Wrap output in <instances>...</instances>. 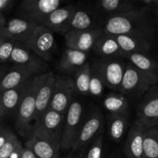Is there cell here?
Returning a JSON list of instances; mask_svg holds the SVG:
<instances>
[{"label": "cell", "mask_w": 158, "mask_h": 158, "mask_svg": "<svg viewBox=\"0 0 158 158\" xmlns=\"http://www.w3.org/2000/svg\"><path fill=\"white\" fill-rule=\"evenodd\" d=\"M20 143L21 142L19 140L16 136L12 134L6 144L0 149V158H9Z\"/></svg>", "instance_id": "34"}, {"label": "cell", "mask_w": 158, "mask_h": 158, "mask_svg": "<svg viewBox=\"0 0 158 158\" xmlns=\"http://www.w3.org/2000/svg\"><path fill=\"white\" fill-rule=\"evenodd\" d=\"M61 4L60 0H23L19 4L18 12L21 18L40 25Z\"/></svg>", "instance_id": "7"}, {"label": "cell", "mask_w": 158, "mask_h": 158, "mask_svg": "<svg viewBox=\"0 0 158 158\" xmlns=\"http://www.w3.org/2000/svg\"><path fill=\"white\" fill-rule=\"evenodd\" d=\"M6 25V19H5L3 14L0 12V26H5Z\"/></svg>", "instance_id": "41"}, {"label": "cell", "mask_w": 158, "mask_h": 158, "mask_svg": "<svg viewBox=\"0 0 158 158\" xmlns=\"http://www.w3.org/2000/svg\"><path fill=\"white\" fill-rule=\"evenodd\" d=\"M32 80L33 78L20 86L0 93V100L6 114L18 111L22 100L24 98Z\"/></svg>", "instance_id": "23"}, {"label": "cell", "mask_w": 158, "mask_h": 158, "mask_svg": "<svg viewBox=\"0 0 158 158\" xmlns=\"http://www.w3.org/2000/svg\"><path fill=\"white\" fill-rule=\"evenodd\" d=\"M36 76L38 75L29 68L14 65L0 82V93L20 86Z\"/></svg>", "instance_id": "21"}, {"label": "cell", "mask_w": 158, "mask_h": 158, "mask_svg": "<svg viewBox=\"0 0 158 158\" xmlns=\"http://www.w3.org/2000/svg\"><path fill=\"white\" fill-rule=\"evenodd\" d=\"M23 44L44 61L52 60L55 52L56 40L53 32L45 26L38 25L29 40Z\"/></svg>", "instance_id": "5"}, {"label": "cell", "mask_w": 158, "mask_h": 158, "mask_svg": "<svg viewBox=\"0 0 158 158\" xmlns=\"http://www.w3.org/2000/svg\"><path fill=\"white\" fill-rule=\"evenodd\" d=\"M98 19L103 23L108 19L137 9L135 3L129 0H100L92 6Z\"/></svg>", "instance_id": "14"}, {"label": "cell", "mask_w": 158, "mask_h": 158, "mask_svg": "<svg viewBox=\"0 0 158 158\" xmlns=\"http://www.w3.org/2000/svg\"><path fill=\"white\" fill-rule=\"evenodd\" d=\"M103 32L102 27L86 30H71L64 35L66 48L77 49L87 53L94 49V45Z\"/></svg>", "instance_id": "10"}, {"label": "cell", "mask_w": 158, "mask_h": 158, "mask_svg": "<svg viewBox=\"0 0 158 158\" xmlns=\"http://www.w3.org/2000/svg\"><path fill=\"white\" fill-rule=\"evenodd\" d=\"M137 108V120L146 128L158 127V87L153 86Z\"/></svg>", "instance_id": "15"}, {"label": "cell", "mask_w": 158, "mask_h": 158, "mask_svg": "<svg viewBox=\"0 0 158 158\" xmlns=\"http://www.w3.org/2000/svg\"><path fill=\"white\" fill-rule=\"evenodd\" d=\"M110 158H114V157H110Z\"/></svg>", "instance_id": "45"}, {"label": "cell", "mask_w": 158, "mask_h": 158, "mask_svg": "<svg viewBox=\"0 0 158 158\" xmlns=\"http://www.w3.org/2000/svg\"><path fill=\"white\" fill-rule=\"evenodd\" d=\"M84 112L83 103L79 100H74L66 114L60 148L72 149L84 122Z\"/></svg>", "instance_id": "4"}, {"label": "cell", "mask_w": 158, "mask_h": 158, "mask_svg": "<svg viewBox=\"0 0 158 158\" xmlns=\"http://www.w3.org/2000/svg\"><path fill=\"white\" fill-rule=\"evenodd\" d=\"M76 9L77 6L75 5L60 6L47 15L40 26H45L53 33L56 32L65 35L69 31L71 19Z\"/></svg>", "instance_id": "13"}, {"label": "cell", "mask_w": 158, "mask_h": 158, "mask_svg": "<svg viewBox=\"0 0 158 158\" xmlns=\"http://www.w3.org/2000/svg\"><path fill=\"white\" fill-rule=\"evenodd\" d=\"M130 63L143 73L158 78V63L148 54L130 53L125 56Z\"/></svg>", "instance_id": "26"}, {"label": "cell", "mask_w": 158, "mask_h": 158, "mask_svg": "<svg viewBox=\"0 0 158 158\" xmlns=\"http://www.w3.org/2000/svg\"><path fill=\"white\" fill-rule=\"evenodd\" d=\"M127 126V117L123 114H110L108 118V133L114 141L121 140Z\"/></svg>", "instance_id": "28"}, {"label": "cell", "mask_w": 158, "mask_h": 158, "mask_svg": "<svg viewBox=\"0 0 158 158\" xmlns=\"http://www.w3.org/2000/svg\"><path fill=\"white\" fill-rule=\"evenodd\" d=\"M75 93H77L74 80L66 75L56 76L53 94L50 102L49 109L66 114L69 106L73 101Z\"/></svg>", "instance_id": "6"}, {"label": "cell", "mask_w": 158, "mask_h": 158, "mask_svg": "<svg viewBox=\"0 0 158 158\" xmlns=\"http://www.w3.org/2000/svg\"><path fill=\"white\" fill-rule=\"evenodd\" d=\"M93 49L96 54L103 58L125 57V53L119 46L115 37L112 35L103 33L98 39Z\"/></svg>", "instance_id": "25"}, {"label": "cell", "mask_w": 158, "mask_h": 158, "mask_svg": "<svg viewBox=\"0 0 158 158\" xmlns=\"http://www.w3.org/2000/svg\"><path fill=\"white\" fill-rule=\"evenodd\" d=\"M56 76L52 72H47L44 80L39 88L35 102V123L49 109L55 86Z\"/></svg>", "instance_id": "19"}, {"label": "cell", "mask_w": 158, "mask_h": 158, "mask_svg": "<svg viewBox=\"0 0 158 158\" xmlns=\"http://www.w3.org/2000/svg\"><path fill=\"white\" fill-rule=\"evenodd\" d=\"M103 139L102 136L97 137L94 140L86 154V158H103Z\"/></svg>", "instance_id": "33"}, {"label": "cell", "mask_w": 158, "mask_h": 158, "mask_svg": "<svg viewBox=\"0 0 158 158\" xmlns=\"http://www.w3.org/2000/svg\"><path fill=\"white\" fill-rule=\"evenodd\" d=\"M9 61L15 66H24L32 69L38 76L47 73L46 69L48 66L46 62L21 43H18L15 46Z\"/></svg>", "instance_id": "12"}, {"label": "cell", "mask_w": 158, "mask_h": 158, "mask_svg": "<svg viewBox=\"0 0 158 158\" xmlns=\"http://www.w3.org/2000/svg\"><path fill=\"white\" fill-rule=\"evenodd\" d=\"M91 78V66L86 63L74 75V84L76 91L80 95H89V83Z\"/></svg>", "instance_id": "29"}, {"label": "cell", "mask_w": 158, "mask_h": 158, "mask_svg": "<svg viewBox=\"0 0 158 158\" xmlns=\"http://www.w3.org/2000/svg\"><path fill=\"white\" fill-rule=\"evenodd\" d=\"M66 114L49 109L35 123L41 126L46 135L55 143L60 147L63 129H64Z\"/></svg>", "instance_id": "16"}, {"label": "cell", "mask_w": 158, "mask_h": 158, "mask_svg": "<svg viewBox=\"0 0 158 158\" xmlns=\"http://www.w3.org/2000/svg\"><path fill=\"white\" fill-rule=\"evenodd\" d=\"M106 86L103 76L97 63L91 67V78L89 83V95L94 97H100L103 95Z\"/></svg>", "instance_id": "31"}, {"label": "cell", "mask_w": 158, "mask_h": 158, "mask_svg": "<svg viewBox=\"0 0 158 158\" xmlns=\"http://www.w3.org/2000/svg\"><path fill=\"white\" fill-rule=\"evenodd\" d=\"M14 4L13 0H0V12L9 10Z\"/></svg>", "instance_id": "36"}, {"label": "cell", "mask_w": 158, "mask_h": 158, "mask_svg": "<svg viewBox=\"0 0 158 158\" xmlns=\"http://www.w3.org/2000/svg\"><path fill=\"white\" fill-rule=\"evenodd\" d=\"M146 129L138 120L132 125L128 133L124 147V153L128 158H143Z\"/></svg>", "instance_id": "18"}, {"label": "cell", "mask_w": 158, "mask_h": 158, "mask_svg": "<svg viewBox=\"0 0 158 158\" xmlns=\"http://www.w3.org/2000/svg\"><path fill=\"white\" fill-rule=\"evenodd\" d=\"M96 63L101 72L106 86L120 92L127 63L117 57L103 58Z\"/></svg>", "instance_id": "9"}, {"label": "cell", "mask_w": 158, "mask_h": 158, "mask_svg": "<svg viewBox=\"0 0 158 158\" xmlns=\"http://www.w3.org/2000/svg\"><path fill=\"white\" fill-rule=\"evenodd\" d=\"M66 158H73V157H71V156H69V157H66Z\"/></svg>", "instance_id": "44"}, {"label": "cell", "mask_w": 158, "mask_h": 158, "mask_svg": "<svg viewBox=\"0 0 158 158\" xmlns=\"http://www.w3.org/2000/svg\"><path fill=\"white\" fill-rule=\"evenodd\" d=\"M5 114H6V112H5L4 108H3L1 100H0V121H1V120L2 119V117H4Z\"/></svg>", "instance_id": "42"}, {"label": "cell", "mask_w": 158, "mask_h": 158, "mask_svg": "<svg viewBox=\"0 0 158 158\" xmlns=\"http://www.w3.org/2000/svg\"><path fill=\"white\" fill-rule=\"evenodd\" d=\"M103 105L110 114H127L129 103L126 96L122 94L112 93L103 99Z\"/></svg>", "instance_id": "27"}, {"label": "cell", "mask_w": 158, "mask_h": 158, "mask_svg": "<svg viewBox=\"0 0 158 158\" xmlns=\"http://www.w3.org/2000/svg\"><path fill=\"white\" fill-rule=\"evenodd\" d=\"M151 12L150 9L137 8L108 19L101 27L108 35H132L154 40L155 26Z\"/></svg>", "instance_id": "1"}, {"label": "cell", "mask_w": 158, "mask_h": 158, "mask_svg": "<svg viewBox=\"0 0 158 158\" xmlns=\"http://www.w3.org/2000/svg\"><path fill=\"white\" fill-rule=\"evenodd\" d=\"M158 83V78L127 63L120 92L131 98H139Z\"/></svg>", "instance_id": "2"}, {"label": "cell", "mask_w": 158, "mask_h": 158, "mask_svg": "<svg viewBox=\"0 0 158 158\" xmlns=\"http://www.w3.org/2000/svg\"><path fill=\"white\" fill-rule=\"evenodd\" d=\"M87 63V53L77 49L66 48L62 54L59 69L64 75H75L76 73Z\"/></svg>", "instance_id": "20"}, {"label": "cell", "mask_w": 158, "mask_h": 158, "mask_svg": "<svg viewBox=\"0 0 158 158\" xmlns=\"http://www.w3.org/2000/svg\"><path fill=\"white\" fill-rule=\"evenodd\" d=\"M4 28H5V26H0V43L6 41V40H7L6 35H5Z\"/></svg>", "instance_id": "40"}, {"label": "cell", "mask_w": 158, "mask_h": 158, "mask_svg": "<svg viewBox=\"0 0 158 158\" xmlns=\"http://www.w3.org/2000/svg\"><path fill=\"white\" fill-rule=\"evenodd\" d=\"M12 134L13 133L8 130L0 128V149L6 144V143L9 140Z\"/></svg>", "instance_id": "35"}, {"label": "cell", "mask_w": 158, "mask_h": 158, "mask_svg": "<svg viewBox=\"0 0 158 158\" xmlns=\"http://www.w3.org/2000/svg\"><path fill=\"white\" fill-rule=\"evenodd\" d=\"M37 26L25 19L13 18L6 23L4 32L7 40L24 43L29 40Z\"/></svg>", "instance_id": "17"}, {"label": "cell", "mask_w": 158, "mask_h": 158, "mask_svg": "<svg viewBox=\"0 0 158 158\" xmlns=\"http://www.w3.org/2000/svg\"><path fill=\"white\" fill-rule=\"evenodd\" d=\"M103 125V116L97 108L91 110L85 118L77 140L73 147V151H79L94 140L101 131Z\"/></svg>", "instance_id": "11"}, {"label": "cell", "mask_w": 158, "mask_h": 158, "mask_svg": "<svg viewBox=\"0 0 158 158\" xmlns=\"http://www.w3.org/2000/svg\"><path fill=\"white\" fill-rule=\"evenodd\" d=\"M123 52L127 54H148L152 47L153 40L132 35H114Z\"/></svg>", "instance_id": "22"}, {"label": "cell", "mask_w": 158, "mask_h": 158, "mask_svg": "<svg viewBox=\"0 0 158 158\" xmlns=\"http://www.w3.org/2000/svg\"><path fill=\"white\" fill-rule=\"evenodd\" d=\"M8 70H9V69L6 66H0V82L2 80L6 73L8 72Z\"/></svg>", "instance_id": "39"}, {"label": "cell", "mask_w": 158, "mask_h": 158, "mask_svg": "<svg viewBox=\"0 0 158 158\" xmlns=\"http://www.w3.org/2000/svg\"><path fill=\"white\" fill-rule=\"evenodd\" d=\"M23 146L22 145V143H20L18 147L16 148V149L13 151L9 158H20L21 157L22 154V151H23Z\"/></svg>", "instance_id": "38"}, {"label": "cell", "mask_w": 158, "mask_h": 158, "mask_svg": "<svg viewBox=\"0 0 158 158\" xmlns=\"http://www.w3.org/2000/svg\"><path fill=\"white\" fill-rule=\"evenodd\" d=\"M17 43L18 42L10 40L0 43V64L5 63L10 60L12 51Z\"/></svg>", "instance_id": "32"}, {"label": "cell", "mask_w": 158, "mask_h": 158, "mask_svg": "<svg viewBox=\"0 0 158 158\" xmlns=\"http://www.w3.org/2000/svg\"><path fill=\"white\" fill-rule=\"evenodd\" d=\"M98 18L94 12L93 8H78L77 6L75 12L71 19L69 31L71 30H86V29H94L100 26H97Z\"/></svg>", "instance_id": "24"}, {"label": "cell", "mask_w": 158, "mask_h": 158, "mask_svg": "<svg viewBox=\"0 0 158 158\" xmlns=\"http://www.w3.org/2000/svg\"><path fill=\"white\" fill-rule=\"evenodd\" d=\"M26 147L30 148L37 158H59L60 147L54 143L40 124L35 123L32 135Z\"/></svg>", "instance_id": "8"}, {"label": "cell", "mask_w": 158, "mask_h": 158, "mask_svg": "<svg viewBox=\"0 0 158 158\" xmlns=\"http://www.w3.org/2000/svg\"><path fill=\"white\" fill-rule=\"evenodd\" d=\"M152 13L154 14V15L155 16L156 19L158 21V9H157V10H153Z\"/></svg>", "instance_id": "43"}, {"label": "cell", "mask_w": 158, "mask_h": 158, "mask_svg": "<svg viewBox=\"0 0 158 158\" xmlns=\"http://www.w3.org/2000/svg\"><path fill=\"white\" fill-rule=\"evenodd\" d=\"M20 158H37L35 154H34L33 151L30 148L27 147H23V151H22L21 157Z\"/></svg>", "instance_id": "37"}, {"label": "cell", "mask_w": 158, "mask_h": 158, "mask_svg": "<svg viewBox=\"0 0 158 158\" xmlns=\"http://www.w3.org/2000/svg\"><path fill=\"white\" fill-rule=\"evenodd\" d=\"M46 73L34 77L19 107L15 127L20 134H26L30 129L32 122L35 120L37 92L46 77Z\"/></svg>", "instance_id": "3"}, {"label": "cell", "mask_w": 158, "mask_h": 158, "mask_svg": "<svg viewBox=\"0 0 158 158\" xmlns=\"http://www.w3.org/2000/svg\"><path fill=\"white\" fill-rule=\"evenodd\" d=\"M143 158H158V127L146 129Z\"/></svg>", "instance_id": "30"}]
</instances>
